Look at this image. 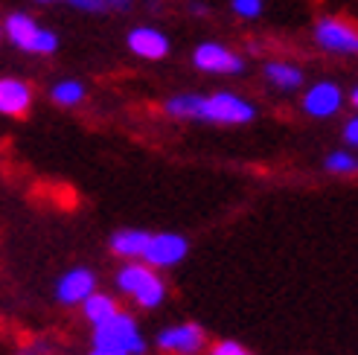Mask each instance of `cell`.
Wrapping results in <instances>:
<instances>
[{
  "label": "cell",
  "instance_id": "6da1fadb",
  "mask_svg": "<svg viewBox=\"0 0 358 355\" xmlns=\"http://www.w3.org/2000/svg\"><path fill=\"white\" fill-rule=\"evenodd\" d=\"M172 119H201L213 126H248L257 117V105L234 91L216 94H175L164 102Z\"/></svg>",
  "mask_w": 358,
  "mask_h": 355
},
{
  "label": "cell",
  "instance_id": "7a4b0ae2",
  "mask_svg": "<svg viewBox=\"0 0 358 355\" xmlns=\"http://www.w3.org/2000/svg\"><path fill=\"white\" fill-rule=\"evenodd\" d=\"M114 286L122 297H129L143 312L160 309L166 303V294H169L166 280L143 262H122L114 274Z\"/></svg>",
  "mask_w": 358,
  "mask_h": 355
},
{
  "label": "cell",
  "instance_id": "3957f363",
  "mask_svg": "<svg viewBox=\"0 0 358 355\" xmlns=\"http://www.w3.org/2000/svg\"><path fill=\"white\" fill-rule=\"evenodd\" d=\"M91 347L94 349H108L117 355H146L149 341L143 338V329L137 324V317L120 309L114 317H108L105 324L91 326Z\"/></svg>",
  "mask_w": 358,
  "mask_h": 355
},
{
  "label": "cell",
  "instance_id": "277c9868",
  "mask_svg": "<svg viewBox=\"0 0 358 355\" xmlns=\"http://www.w3.org/2000/svg\"><path fill=\"white\" fill-rule=\"evenodd\" d=\"M0 32H6V38L17 50L29 52V56H52V52L59 50V35L52 29H44L27 12H12L3 21V29Z\"/></svg>",
  "mask_w": 358,
  "mask_h": 355
},
{
  "label": "cell",
  "instance_id": "5b68a950",
  "mask_svg": "<svg viewBox=\"0 0 358 355\" xmlns=\"http://www.w3.org/2000/svg\"><path fill=\"white\" fill-rule=\"evenodd\" d=\"M155 347L164 355H204L210 347V338L201 324L184 321V324H172L160 329L155 335Z\"/></svg>",
  "mask_w": 358,
  "mask_h": 355
},
{
  "label": "cell",
  "instance_id": "8992f818",
  "mask_svg": "<svg viewBox=\"0 0 358 355\" xmlns=\"http://www.w3.org/2000/svg\"><path fill=\"white\" fill-rule=\"evenodd\" d=\"M312 35H315V44L324 52H332V56H355L358 52V29L347 17H338V15L317 17Z\"/></svg>",
  "mask_w": 358,
  "mask_h": 355
},
{
  "label": "cell",
  "instance_id": "52a82bcc",
  "mask_svg": "<svg viewBox=\"0 0 358 355\" xmlns=\"http://www.w3.org/2000/svg\"><path fill=\"white\" fill-rule=\"evenodd\" d=\"M187 254H189V239L181 233H172V230H164V233H149V242L143 247L140 262L160 274L164 268L181 265Z\"/></svg>",
  "mask_w": 358,
  "mask_h": 355
},
{
  "label": "cell",
  "instance_id": "ba28073f",
  "mask_svg": "<svg viewBox=\"0 0 358 355\" xmlns=\"http://www.w3.org/2000/svg\"><path fill=\"white\" fill-rule=\"evenodd\" d=\"M192 64L201 73H224V76H234L245 70V59L239 52H234L219 41H201L192 50Z\"/></svg>",
  "mask_w": 358,
  "mask_h": 355
},
{
  "label": "cell",
  "instance_id": "9c48e42d",
  "mask_svg": "<svg viewBox=\"0 0 358 355\" xmlns=\"http://www.w3.org/2000/svg\"><path fill=\"white\" fill-rule=\"evenodd\" d=\"M94 291H99V280L87 265H73V268H67L56 282V300L67 309L82 306Z\"/></svg>",
  "mask_w": 358,
  "mask_h": 355
},
{
  "label": "cell",
  "instance_id": "30bf717a",
  "mask_svg": "<svg viewBox=\"0 0 358 355\" xmlns=\"http://www.w3.org/2000/svg\"><path fill=\"white\" fill-rule=\"evenodd\" d=\"M300 108L306 111L309 117H315V119H329V117H335L338 111L344 108V91H341V85L329 82V79H320V82L309 85L306 94H303Z\"/></svg>",
  "mask_w": 358,
  "mask_h": 355
},
{
  "label": "cell",
  "instance_id": "8fae6325",
  "mask_svg": "<svg viewBox=\"0 0 358 355\" xmlns=\"http://www.w3.org/2000/svg\"><path fill=\"white\" fill-rule=\"evenodd\" d=\"M125 47L143 61H164L172 50L169 38L157 27H134L129 32V38H125Z\"/></svg>",
  "mask_w": 358,
  "mask_h": 355
},
{
  "label": "cell",
  "instance_id": "7c38bea8",
  "mask_svg": "<svg viewBox=\"0 0 358 355\" xmlns=\"http://www.w3.org/2000/svg\"><path fill=\"white\" fill-rule=\"evenodd\" d=\"M32 85L15 76H0V114L24 117L32 108Z\"/></svg>",
  "mask_w": 358,
  "mask_h": 355
},
{
  "label": "cell",
  "instance_id": "4fadbf2b",
  "mask_svg": "<svg viewBox=\"0 0 358 355\" xmlns=\"http://www.w3.org/2000/svg\"><path fill=\"white\" fill-rule=\"evenodd\" d=\"M149 242V230H140V227H122L117 233H111V254L125 259V262H140L143 256V247Z\"/></svg>",
  "mask_w": 358,
  "mask_h": 355
},
{
  "label": "cell",
  "instance_id": "5bb4252c",
  "mask_svg": "<svg viewBox=\"0 0 358 355\" xmlns=\"http://www.w3.org/2000/svg\"><path fill=\"white\" fill-rule=\"evenodd\" d=\"M79 309H82V317H85L87 324H91V326H99V324H105L108 317H114V314L120 312V300H117L114 294L94 291Z\"/></svg>",
  "mask_w": 358,
  "mask_h": 355
},
{
  "label": "cell",
  "instance_id": "9a60e30c",
  "mask_svg": "<svg viewBox=\"0 0 358 355\" xmlns=\"http://www.w3.org/2000/svg\"><path fill=\"white\" fill-rule=\"evenodd\" d=\"M265 79L280 91H297L303 85V70L292 61H268L265 64Z\"/></svg>",
  "mask_w": 358,
  "mask_h": 355
},
{
  "label": "cell",
  "instance_id": "2e32d148",
  "mask_svg": "<svg viewBox=\"0 0 358 355\" xmlns=\"http://www.w3.org/2000/svg\"><path fill=\"white\" fill-rule=\"evenodd\" d=\"M85 94L87 91H85V85L79 79H62V82H56L50 87V99L56 105H62V108H76V105H82Z\"/></svg>",
  "mask_w": 358,
  "mask_h": 355
},
{
  "label": "cell",
  "instance_id": "e0dca14e",
  "mask_svg": "<svg viewBox=\"0 0 358 355\" xmlns=\"http://www.w3.org/2000/svg\"><path fill=\"white\" fill-rule=\"evenodd\" d=\"M327 172L332 175H355L358 172V161H355V154L347 152V149H335L327 154V161H324Z\"/></svg>",
  "mask_w": 358,
  "mask_h": 355
},
{
  "label": "cell",
  "instance_id": "ac0fdd59",
  "mask_svg": "<svg viewBox=\"0 0 358 355\" xmlns=\"http://www.w3.org/2000/svg\"><path fill=\"white\" fill-rule=\"evenodd\" d=\"M204 355H254V352H250L245 344L234 341V338H222V341H216V344H210Z\"/></svg>",
  "mask_w": 358,
  "mask_h": 355
},
{
  "label": "cell",
  "instance_id": "d6986e66",
  "mask_svg": "<svg viewBox=\"0 0 358 355\" xmlns=\"http://www.w3.org/2000/svg\"><path fill=\"white\" fill-rule=\"evenodd\" d=\"M230 9H234L239 17H245V21H254V17L262 15L265 0H230Z\"/></svg>",
  "mask_w": 358,
  "mask_h": 355
},
{
  "label": "cell",
  "instance_id": "ffe728a7",
  "mask_svg": "<svg viewBox=\"0 0 358 355\" xmlns=\"http://www.w3.org/2000/svg\"><path fill=\"white\" fill-rule=\"evenodd\" d=\"M35 3H70L82 12H102L105 9L102 0H35Z\"/></svg>",
  "mask_w": 358,
  "mask_h": 355
},
{
  "label": "cell",
  "instance_id": "44dd1931",
  "mask_svg": "<svg viewBox=\"0 0 358 355\" xmlns=\"http://www.w3.org/2000/svg\"><path fill=\"white\" fill-rule=\"evenodd\" d=\"M344 143L347 146H358V117H352V119H347L344 122Z\"/></svg>",
  "mask_w": 358,
  "mask_h": 355
},
{
  "label": "cell",
  "instance_id": "7402d4cb",
  "mask_svg": "<svg viewBox=\"0 0 358 355\" xmlns=\"http://www.w3.org/2000/svg\"><path fill=\"white\" fill-rule=\"evenodd\" d=\"M15 355H47V347L44 344H32V347H21Z\"/></svg>",
  "mask_w": 358,
  "mask_h": 355
},
{
  "label": "cell",
  "instance_id": "603a6c76",
  "mask_svg": "<svg viewBox=\"0 0 358 355\" xmlns=\"http://www.w3.org/2000/svg\"><path fill=\"white\" fill-rule=\"evenodd\" d=\"M344 99H350V105H352V108L358 105V87H355V85H352V91H350V94H344Z\"/></svg>",
  "mask_w": 358,
  "mask_h": 355
},
{
  "label": "cell",
  "instance_id": "cb8c5ba5",
  "mask_svg": "<svg viewBox=\"0 0 358 355\" xmlns=\"http://www.w3.org/2000/svg\"><path fill=\"white\" fill-rule=\"evenodd\" d=\"M102 3H105V9H108V6H125L129 0H102Z\"/></svg>",
  "mask_w": 358,
  "mask_h": 355
},
{
  "label": "cell",
  "instance_id": "d4e9b609",
  "mask_svg": "<svg viewBox=\"0 0 358 355\" xmlns=\"http://www.w3.org/2000/svg\"><path fill=\"white\" fill-rule=\"evenodd\" d=\"M87 355H117V352H108V349H94V347H91V352H87Z\"/></svg>",
  "mask_w": 358,
  "mask_h": 355
},
{
  "label": "cell",
  "instance_id": "484cf974",
  "mask_svg": "<svg viewBox=\"0 0 358 355\" xmlns=\"http://www.w3.org/2000/svg\"><path fill=\"white\" fill-rule=\"evenodd\" d=\"M192 12H195V15H204V12H207V9H204V6H201V3H192Z\"/></svg>",
  "mask_w": 358,
  "mask_h": 355
},
{
  "label": "cell",
  "instance_id": "4316f807",
  "mask_svg": "<svg viewBox=\"0 0 358 355\" xmlns=\"http://www.w3.org/2000/svg\"><path fill=\"white\" fill-rule=\"evenodd\" d=\"M0 35H3V32H0Z\"/></svg>",
  "mask_w": 358,
  "mask_h": 355
}]
</instances>
